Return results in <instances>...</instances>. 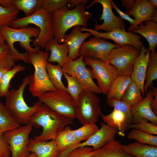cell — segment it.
Returning <instances> with one entry per match:
<instances>
[{"label":"cell","mask_w":157,"mask_h":157,"mask_svg":"<svg viewBox=\"0 0 157 157\" xmlns=\"http://www.w3.org/2000/svg\"><path fill=\"white\" fill-rule=\"evenodd\" d=\"M0 31L9 47L15 62L22 60L28 63V53H35L40 49L32 47L30 44L31 38H36L39 35L40 30L38 27L27 26L14 28L3 26L0 28Z\"/></svg>","instance_id":"obj_1"},{"label":"cell","mask_w":157,"mask_h":157,"mask_svg":"<svg viewBox=\"0 0 157 157\" xmlns=\"http://www.w3.org/2000/svg\"><path fill=\"white\" fill-rule=\"evenodd\" d=\"M89 0H84L74 8L66 6L55 11L52 15V30L54 39L59 44L64 42L66 32L72 27L79 26L86 28L92 14L86 11Z\"/></svg>","instance_id":"obj_2"},{"label":"cell","mask_w":157,"mask_h":157,"mask_svg":"<svg viewBox=\"0 0 157 157\" xmlns=\"http://www.w3.org/2000/svg\"><path fill=\"white\" fill-rule=\"evenodd\" d=\"M74 119L58 113L43 103L29 124L36 128H42L41 133L33 139L47 141L55 140L65 127L73 124Z\"/></svg>","instance_id":"obj_3"},{"label":"cell","mask_w":157,"mask_h":157,"mask_svg":"<svg viewBox=\"0 0 157 157\" xmlns=\"http://www.w3.org/2000/svg\"><path fill=\"white\" fill-rule=\"evenodd\" d=\"M32 74L25 77L18 89L10 90L5 97V105L11 115L20 124H28L34 114L40 108L43 103L40 101L31 106H28L23 94L26 87L30 83Z\"/></svg>","instance_id":"obj_4"},{"label":"cell","mask_w":157,"mask_h":157,"mask_svg":"<svg viewBox=\"0 0 157 157\" xmlns=\"http://www.w3.org/2000/svg\"><path fill=\"white\" fill-rule=\"evenodd\" d=\"M49 56V52L40 49L35 53H28V63L34 68L28 90L34 97H38L48 92L57 90L51 83L47 72L46 66Z\"/></svg>","instance_id":"obj_5"},{"label":"cell","mask_w":157,"mask_h":157,"mask_svg":"<svg viewBox=\"0 0 157 157\" xmlns=\"http://www.w3.org/2000/svg\"><path fill=\"white\" fill-rule=\"evenodd\" d=\"M31 24L37 26L40 30L38 36L33 41V45L36 48L43 49L47 43L54 39L52 15L42 8L30 16L17 19L10 27L19 28Z\"/></svg>","instance_id":"obj_6"},{"label":"cell","mask_w":157,"mask_h":157,"mask_svg":"<svg viewBox=\"0 0 157 157\" xmlns=\"http://www.w3.org/2000/svg\"><path fill=\"white\" fill-rule=\"evenodd\" d=\"M84 61L91 67L92 77L97 80L101 93L107 95L113 81L119 75L116 68L98 59L84 56Z\"/></svg>","instance_id":"obj_7"},{"label":"cell","mask_w":157,"mask_h":157,"mask_svg":"<svg viewBox=\"0 0 157 157\" xmlns=\"http://www.w3.org/2000/svg\"><path fill=\"white\" fill-rule=\"evenodd\" d=\"M76 106V118L83 125L96 124L102 114L99 98L93 92L83 90Z\"/></svg>","instance_id":"obj_8"},{"label":"cell","mask_w":157,"mask_h":157,"mask_svg":"<svg viewBox=\"0 0 157 157\" xmlns=\"http://www.w3.org/2000/svg\"><path fill=\"white\" fill-rule=\"evenodd\" d=\"M38 98L39 101L58 113L74 119L76 118V103L67 92L51 91Z\"/></svg>","instance_id":"obj_9"},{"label":"cell","mask_w":157,"mask_h":157,"mask_svg":"<svg viewBox=\"0 0 157 157\" xmlns=\"http://www.w3.org/2000/svg\"><path fill=\"white\" fill-rule=\"evenodd\" d=\"M84 56L81 55L78 58L69 60L62 67L63 72L71 76L82 85L84 91L96 94L101 92L94 83L92 77L91 68L87 67L84 61Z\"/></svg>","instance_id":"obj_10"},{"label":"cell","mask_w":157,"mask_h":157,"mask_svg":"<svg viewBox=\"0 0 157 157\" xmlns=\"http://www.w3.org/2000/svg\"><path fill=\"white\" fill-rule=\"evenodd\" d=\"M140 50L129 44L113 49L107 62L116 68L119 75L131 76L134 60L139 54Z\"/></svg>","instance_id":"obj_11"},{"label":"cell","mask_w":157,"mask_h":157,"mask_svg":"<svg viewBox=\"0 0 157 157\" xmlns=\"http://www.w3.org/2000/svg\"><path fill=\"white\" fill-rule=\"evenodd\" d=\"M32 128L30 124L23 125L3 134L5 141L10 147L11 157H28L30 155L28 146Z\"/></svg>","instance_id":"obj_12"},{"label":"cell","mask_w":157,"mask_h":157,"mask_svg":"<svg viewBox=\"0 0 157 157\" xmlns=\"http://www.w3.org/2000/svg\"><path fill=\"white\" fill-rule=\"evenodd\" d=\"M81 30L82 32L90 33L94 36L112 40L120 47L129 44L140 49L144 46L141 41L142 37L141 35L132 32L127 31L124 28L115 29L109 32H99L93 29L82 27Z\"/></svg>","instance_id":"obj_13"},{"label":"cell","mask_w":157,"mask_h":157,"mask_svg":"<svg viewBox=\"0 0 157 157\" xmlns=\"http://www.w3.org/2000/svg\"><path fill=\"white\" fill-rule=\"evenodd\" d=\"M120 47L106 41L103 38L94 36L83 42L80 47V53L84 56L97 58L107 62L112 50Z\"/></svg>","instance_id":"obj_14"},{"label":"cell","mask_w":157,"mask_h":157,"mask_svg":"<svg viewBox=\"0 0 157 157\" xmlns=\"http://www.w3.org/2000/svg\"><path fill=\"white\" fill-rule=\"evenodd\" d=\"M111 0H95L92 1L90 5L86 6V8H88L95 3H99L102 6V13L99 20H103V22L99 24L96 22L94 27V30L109 32L115 29L124 28L126 25L123 20L119 16H116L113 12Z\"/></svg>","instance_id":"obj_15"},{"label":"cell","mask_w":157,"mask_h":157,"mask_svg":"<svg viewBox=\"0 0 157 157\" xmlns=\"http://www.w3.org/2000/svg\"><path fill=\"white\" fill-rule=\"evenodd\" d=\"M100 124L101 128L87 140L81 142L71 150L82 147H91L93 150H96L103 147L108 142L114 140L118 132L117 129L105 123L101 122Z\"/></svg>","instance_id":"obj_16"},{"label":"cell","mask_w":157,"mask_h":157,"mask_svg":"<svg viewBox=\"0 0 157 157\" xmlns=\"http://www.w3.org/2000/svg\"><path fill=\"white\" fill-rule=\"evenodd\" d=\"M156 9L147 0H134L131 8L125 11L127 15L134 18V24L130 26L128 31L132 32L143 22L151 21L152 16Z\"/></svg>","instance_id":"obj_17"},{"label":"cell","mask_w":157,"mask_h":157,"mask_svg":"<svg viewBox=\"0 0 157 157\" xmlns=\"http://www.w3.org/2000/svg\"><path fill=\"white\" fill-rule=\"evenodd\" d=\"M153 97V92L150 89L147 91L141 102L131 107L133 124L137 123L141 119H144L157 126V116L153 112L150 106Z\"/></svg>","instance_id":"obj_18"},{"label":"cell","mask_w":157,"mask_h":157,"mask_svg":"<svg viewBox=\"0 0 157 157\" xmlns=\"http://www.w3.org/2000/svg\"><path fill=\"white\" fill-rule=\"evenodd\" d=\"M150 52L144 46L140 49L139 55L135 59L133 69L131 75L140 90L143 97L145 96L144 87Z\"/></svg>","instance_id":"obj_19"},{"label":"cell","mask_w":157,"mask_h":157,"mask_svg":"<svg viewBox=\"0 0 157 157\" xmlns=\"http://www.w3.org/2000/svg\"><path fill=\"white\" fill-rule=\"evenodd\" d=\"M82 27L79 26L74 27L70 33L65 35L64 42L68 46V58L70 60L76 59L81 55L80 49L85 40L92 35L89 32L83 33Z\"/></svg>","instance_id":"obj_20"},{"label":"cell","mask_w":157,"mask_h":157,"mask_svg":"<svg viewBox=\"0 0 157 157\" xmlns=\"http://www.w3.org/2000/svg\"><path fill=\"white\" fill-rule=\"evenodd\" d=\"M28 149L36 157H58L60 154L55 140L44 141L31 139Z\"/></svg>","instance_id":"obj_21"},{"label":"cell","mask_w":157,"mask_h":157,"mask_svg":"<svg viewBox=\"0 0 157 157\" xmlns=\"http://www.w3.org/2000/svg\"><path fill=\"white\" fill-rule=\"evenodd\" d=\"M101 116L105 123L117 129L118 134L122 136H124V133L133 121V119L123 112L115 109L108 115H104L102 113Z\"/></svg>","instance_id":"obj_22"},{"label":"cell","mask_w":157,"mask_h":157,"mask_svg":"<svg viewBox=\"0 0 157 157\" xmlns=\"http://www.w3.org/2000/svg\"><path fill=\"white\" fill-rule=\"evenodd\" d=\"M44 49L46 51H50L47 60L49 63H56L62 67L70 60L68 58V46L65 42L59 44L53 39L47 43Z\"/></svg>","instance_id":"obj_23"},{"label":"cell","mask_w":157,"mask_h":157,"mask_svg":"<svg viewBox=\"0 0 157 157\" xmlns=\"http://www.w3.org/2000/svg\"><path fill=\"white\" fill-rule=\"evenodd\" d=\"M57 148L60 152L58 157H64L80 142L75 135L70 127L67 126L55 139Z\"/></svg>","instance_id":"obj_24"},{"label":"cell","mask_w":157,"mask_h":157,"mask_svg":"<svg viewBox=\"0 0 157 157\" xmlns=\"http://www.w3.org/2000/svg\"><path fill=\"white\" fill-rule=\"evenodd\" d=\"M144 23L140 24L132 32L144 37L149 44L148 50L153 51L155 50L157 44V23L147 20Z\"/></svg>","instance_id":"obj_25"},{"label":"cell","mask_w":157,"mask_h":157,"mask_svg":"<svg viewBox=\"0 0 157 157\" xmlns=\"http://www.w3.org/2000/svg\"><path fill=\"white\" fill-rule=\"evenodd\" d=\"M91 157H134L127 153L119 141L108 142L103 147L93 150Z\"/></svg>","instance_id":"obj_26"},{"label":"cell","mask_w":157,"mask_h":157,"mask_svg":"<svg viewBox=\"0 0 157 157\" xmlns=\"http://www.w3.org/2000/svg\"><path fill=\"white\" fill-rule=\"evenodd\" d=\"M125 151L134 157H157V147L148 144L133 142L122 145Z\"/></svg>","instance_id":"obj_27"},{"label":"cell","mask_w":157,"mask_h":157,"mask_svg":"<svg viewBox=\"0 0 157 157\" xmlns=\"http://www.w3.org/2000/svg\"><path fill=\"white\" fill-rule=\"evenodd\" d=\"M131 80L130 75H119L113 81L107 94V98L121 100Z\"/></svg>","instance_id":"obj_28"},{"label":"cell","mask_w":157,"mask_h":157,"mask_svg":"<svg viewBox=\"0 0 157 157\" xmlns=\"http://www.w3.org/2000/svg\"><path fill=\"white\" fill-rule=\"evenodd\" d=\"M5 105L0 101V136L5 132L20 126Z\"/></svg>","instance_id":"obj_29"},{"label":"cell","mask_w":157,"mask_h":157,"mask_svg":"<svg viewBox=\"0 0 157 157\" xmlns=\"http://www.w3.org/2000/svg\"><path fill=\"white\" fill-rule=\"evenodd\" d=\"M141 92L134 81H131L122 97L121 100L131 107L141 102L144 98Z\"/></svg>","instance_id":"obj_30"},{"label":"cell","mask_w":157,"mask_h":157,"mask_svg":"<svg viewBox=\"0 0 157 157\" xmlns=\"http://www.w3.org/2000/svg\"><path fill=\"white\" fill-rule=\"evenodd\" d=\"M46 67L49 78L54 87L57 90L67 92L66 87L62 80L63 75L62 67L58 64L54 65L48 62Z\"/></svg>","instance_id":"obj_31"},{"label":"cell","mask_w":157,"mask_h":157,"mask_svg":"<svg viewBox=\"0 0 157 157\" xmlns=\"http://www.w3.org/2000/svg\"><path fill=\"white\" fill-rule=\"evenodd\" d=\"M157 79V53L156 50L150 52L145 76L144 87V93H146L153 81Z\"/></svg>","instance_id":"obj_32"},{"label":"cell","mask_w":157,"mask_h":157,"mask_svg":"<svg viewBox=\"0 0 157 157\" xmlns=\"http://www.w3.org/2000/svg\"><path fill=\"white\" fill-rule=\"evenodd\" d=\"M43 2V0H13V5L27 17L42 8Z\"/></svg>","instance_id":"obj_33"},{"label":"cell","mask_w":157,"mask_h":157,"mask_svg":"<svg viewBox=\"0 0 157 157\" xmlns=\"http://www.w3.org/2000/svg\"><path fill=\"white\" fill-rule=\"evenodd\" d=\"M25 67L20 65H15L7 71L2 78L0 86V97H5L11 87L10 82L17 73L24 71Z\"/></svg>","instance_id":"obj_34"},{"label":"cell","mask_w":157,"mask_h":157,"mask_svg":"<svg viewBox=\"0 0 157 157\" xmlns=\"http://www.w3.org/2000/svg\"><path fill=\"white\" fill-rule=\"evenodd\" d=\"M128 138L135 140L141 143L157 147V136L141 131L133 129L128 133Z\"/></svg>","instance_id":"obj_35"},{"label":"cell","mask_w":157,"mask_h":157,"mask_svg":"<svg viewBox=\"0 0 157 157\" xmlns=\"http://www.w3.org/2000/svg\"><path fill=\"white\" fill-rule=\"evenodd\" d=\"M19 12L15 7L6 8L0 6V28L10 26L17 19Z\"/></svg>","instance_id":"obj_36"},{"label":"cell","mask_w":157,"mask_h":157,"mask_svg":"<svg viewBox=\"0 0 157 157\" xmlns=\"http://www.w3.org/2000/svg\"><path fill=\"white\" fill-rule=\"evenodd\" d=\"M63 75L67 83V92L76 103L80 95L83 91V88L80 83L74 77L65 73L63 72Z\"/></svg>","instance_id":"obj_37"},{"label":"cell","mask_w":157,"mask_h":157,"mask_svg":"<svg viewBox=\"0 0 157 157\" xmlns=\"http://www.w3.org/2000/svg\"><path fill=\"white\" fill-rule=\"evenodd\" d=\"M99 129L96 124H88L83 125L78 129L73 130V132L78 140L81 142L87 140Z\"/></svg>","instance_id":"obj_38"},{"label":"cell","mask_w":157,"mask_h":157,"mask_svg":"<svg viewBox=\"0 0 157 157\" xmlns=\"http://www.w3.org/2000/svg\"><path fill=\"white\" fill-rule=\"evenodd\" d=\"M9 47L6 43L0 47V67L11 69L15 65Z\"/></svg>","instance_id":"obj_39"},{"label":"cell","mask_w":157,"mask_h":157,"mask_svg":"<svg viewBox=\"0 0 157 157\" xmlns=\"http://www.w3.org/2000/svg\"><path fill=\"white\" fill-rule=\"evenodd\" d=\"M145 119H142L137 123L131 124L128 126V129H135L150 134L156 135L157 126L149 123Z\"/></svg>","instance_id":"obj_40"},{"label":"cell","mask_w":157,"mask_h":157,"mask_svg":"<svg viewBox=\"0 0 157 157\" xmlns=\"http://www.w3.org/2000/svg\"><path fill=\"white\" fill-rule=\"evenodd\" d=\"M68 0H43L42 8L51 15L56 11L67 6Z\"/></svg>","instance_id":"obj_41"},{"label":"cell","mask_w":157,"mask_h":157,"mask_svg":"<svg viewBox=\"0 0 157 157\" xmlns=\"http://www.w3.org/2000/svg\"><path fill=\"white\" fill-rule=\"evenodd\" d=\"M106 102L110 107L114 109L120 111L125 114L129 117L133 119L131 110V107L121 100L114 99H107Z\"/></svg>","instance_id":"obj_42"},{"label":"cell","mask_w":157,"mask_h":157,"mask_svg":"<svg viewBox=\"0 0 157 157\" xmlns=\"http://www.w3.org/2000/svg\"><path fill=\"white\" fill-rule=\"evenodd\" d=\"M93 151L92 147H80L72 150L64 157H91Z\"/></svg>","instance_id":"obj_43"},{"label":"cell","mask_w":157,"mask_h":157,"mask_svg":"<svg viewBox=\"0 0 157 157\" xmlns=\"http://www.w3.org/2000/svg\"><path fill=\"white\" fill-rule=\"evenodd\" d=\"M0 157H11L10 147L5 141L3 134L0 136Z\"/></svg>","instance_id":"obj_44"},{"label":"cell","mask_w":157,"mask_h":157,"mask_svg":"<svg viewBox=\"0 0 157 157\" xmlns=\"http://www.w3.org/2000/svg\"><path fill=\"white\" fill-rule=\"evenodd\" d=\"M111 3L112 8H114L115 10L119 15V17L123 20L124 19L128 21L131 24V25H132L134 24V19L131 18L129 15L120 10L112 0H111Z\"/></svg>","instance_id":"obj_45"},{"label":"cell","mask_w":157,"mask_h":157,"mask_svg":"<svg viewBox=\"0 0 157 157\" xmlns=\"http://www.w3.org/2000/svg\"><path fill=\"white\" fill-rule=\"evenodd\" d=\"M151 87L154 97L151 103V107L154 114L157 116V88L154 86Z\"/></svg>","instance_id":"obj_46"},{"label":"cell","mask_w":157,"mask_h":157,"mask_svg":"<svg viewBox=\"0 0 157 157\" xmlns=\"http://www.w3.org/2000/svg\"><path fill=\"white\" fill-rule=\"evenodd\" d=\"M0 6L6 8L15 7L13 0H0Z\"/></svg>","instance_id":"obj_47"},{"label":"cell","mask_w":157,"mask_h":157,"mask_svg":"<svg viewBox=\"0 0 157 157\" xmlns=\"http://www.w3.org/2000/svg\"><path fill=\"white\" fill-rule=\"evenodd\" d=\"M134 0H122L121 1L122 6L124 7L126 10H130L131 8Z\"/></svg>","instance_id":"obj_48"},{"label":"cell","mask_w":157,"mask_h":157,"mask_svg":"<svg viewBox=\"0 0 157 157\" xmlns=\"http://www.w3.org/2000/svg\"><path fill=\"white\" fill-rule=\"evenodd\" d=\"M84 0H68L67 7L69 9H73L77 5L83 2Z\"/></svg>","instance_id":"obj_49"},{"label":"cell","mask_w":157,"mask_h":157,"mask_svg":"<svg viewBox=\"0 0 157 157\" xmlns=\"http://www.w3.org/2000/svg\"><path fill=\"white\" fill-rule=\"evenodd\" d=\"M10 69L0 67V86L2 78L4 74Z\"/></svg>","instance_id":"obj_50"},{"label":"cell","mask_w":157,"mask_h":157,"mask_svg":"<svg viewBox=\"0 0 157 157\" xmlns=\"http://www.w3.org/2000/svg\"><path fill=\"white\" fill-rule=\"evenodd\" d=\"M151 21L156 23H157V10L152 15L151 17Z\"/></svg>","instance_id":"obj_51"},{"label":"cell","mask_w":157,"mask_h":157,"mask_svg":"<svg viewBox=\"0 0 157 157\" xmlns=\"http://www.w3.org/2000/svg\"><path fill=\"white\" fill-rule=\"evenodd\" d=\"M5 40L0 31V47L4 45L5 43Z\"/></svg>","instance_id":"obj_52"},{"label":"cell","mask_w":157,"mask_h":157,"mask_svg":"<svg viewBox=\"0 0 157 157\" xmlns=\"http://www.w3.org/2000/svg\"><path fill=\"white\" fill-rule=\"evenodd\" d=\"M149 2L152 5L155 6L156 8L157 7V0H148Z\"/></svg>","instance_id":"obj_53"},{"label":"cell","mask_w":157,"mask_h":157,"mask_svg":"<svg viewBox=\"0 0 157 157\" xmlns=\"http://www.w3.org/2000/svg\"><path fill=\"white\" fill-rule=\"evenodd\" d=\"M28 157H36L35 154V153L31 152V153Z\"/></svg>","instance_id":"obj_54"}]
</instances>
